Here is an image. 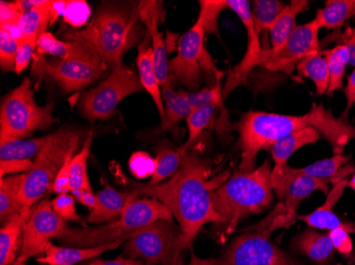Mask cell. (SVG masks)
<instances>
[{
    "label": "cell",
    "instance_id": "1",
    "mask_svg": "<svg viewBox=\"0 0 355 265\" xmlns=\"http://www.w3.org/2000/svg\"><path fill=\"white\" fill-rule=\"evenodd\" d=\"M229 176V171L213 176L209 161L191 147L183 152L180 169L168 181L141 190L171 210L182 231L185 246L191 248L205 225L223 223L213 204V193Z\"/></svg>",
    "mask_w": 355,
    "mask_h": 265
},
{
    "label": "cell",
    "instance_id": "2",
    "mask_svg": "<svg viewBox=\"0 0 355 265\" xmlns=\"http://www.w3.org/2000/svg\"><path fill=\"white\" fill-rule=\"evenodd\" d=\"M239 134L241 172L255 169L257 154L276 141L294 131L313 127L327 139L333 153L342 154L345 147L355 138V125L344 117L336 118L331 109L313 103L310 111L302 116L282 115L266 111H248L235 125Z\"/></svg>",
    "mask_w": 355,
    "mask_h": 265
},
{
    "label": "cell",
    "instance_id": "3",
    "mask_svg": "<svg viewBox=\"0 0 355 265\" xmlns=\"http://www.w3.org/2000/svg\"><path fill=\"white\" fill-rule=\"evenodd\" d=\"M139 21V3H103L85 29L71 30L65 37L93 46L113 69L123 64L125 53L146 37Z\"/></svg>",
    "mask_w": 355,
    "mask_h": 265
},
{
    "label": "cell",
    "instance_id": "4",
    "mask_svg": "<svg viewBox=\"0 0 355 265\" xmlns=\"http://www.w3.org/2000/svg\"><path fill=\"white\" fill-rule=\"evenodd\" d=\"M271 171L268 161L251 172H235L213 193V204L223 223L216 234L223 241L249 215L262 213L273 202Z\"/></svg>",
    "mask_w": 355,
    "mask_h": 265
},
{
    "label": "cell",
    "instance_id": "5",
    "mask_svg": "<svg viewBox=\"0 0 355 265\" xmlns=\"http://www.w3.org/2000/svg\"><path fill=\"white\" fill-rule=\"evenodd\" d=\"M173 215L162 203L153 197L137 199L131 203L121 218L101 226L67 229L57 239L63 246L87 247L109 244L125 237L132 236L135 231L159 220L173 222Z\"/></svg>",
    "mask_w": 355,
    "mask_h": 265
},
{
    "label": "cell",
    "instance_id": "6",
    "mask_svg": "<svg viewBox=\"0 0 355 265\" xmlns=\"http://www.w3.org/2000/svg\"><path fill=\"white\" fill-rule=\"evenodd\" d=\"M83 143V135L73 129H61L51 134L47 145L35 157V167L26 173L21 193L24 210H31L53 189L55 177L67 156L77 153Z\"/></svg>",
    "mask_w": 355,
    "mask_h": 265
},
{
    "label": "cell",
    "instance_id": "7",
    "mask_svg": "<svg viewBox=\"0 0 355 265\" xmlns=\"http://www.w3.org/2000/svg\"><path fill=\"white\" fill-rule=\"evenodd\" d=\"M53 105L35 102L31 80L25 77L19 86L3 98L0 107V143L25 139L37 129H47L57 122Z\"/></svg>",
    "mask_w": 355,
    "mask_h": 265
},
{
    "label": "cell",
    "instance_id": "8",
    "mask_svg": "<svg viewBox=\"0 0 355 265\" xmlns=\"http://www.w3.org/2000/svg\"><path fill=\"white\" fill-rule=\"evenodd\" d=\"M185 248L180 227L159 220L135 231L125 241L123 254L145 265H183Z\"/></svg>",
    "mask_w": 355,
    "mask_h": 265
},
{
    "label": "cell",
    "instance_id": "9",
    "mask_svg": "<svg viewBox=\"0 0 355 265\" xmlns=\"http://www.w3.org/2000/svg\"><path fill=\"white\" fill-rule=\"evenodd\" d=\"M203 21L198 16L196 23L179 39L177 55L169 61L171 79L184 85L191 91H198L202 75L213 79L214 83L223 79V73L215 66L205 48Z\"/></svg>",
    "mask_w": 355,
    "mask_h": 265
},
{
    "label": "cell",
    "instance_id": "10",
    "mask_svg": "<svg viewBox=\"0 0 355 265\" xmlns=\"http://www.w3.org/2000/svg\"><path fill=\"white\" fill-rule=\"evenodd\" d=\"M143 91L139 73L121 64L112 69L109 77L98 86L83 93L79 100L80 111L92 122L105 120L114 115L125 98Z\"/></svg>",
    "mask_w": 355,
    "mask_h": 265
},
{
    "label": "cell",
    "instance_id": "11",
    "mask_svg": "<svg viewBox=\"0 0 355 265\" xmlns=\"http://www.w3.org/2000/svg\"><path fill=\"white\" fill-rule=\"evenodd\" d=\"M107 69V65L101 57L48 60L44 55H35L32 64V73L53 80L64 93L87 89Z\"/></svg>",
    "mask_w": 355,
    "mask_h": 265
},
{
    "label": "cell",
    "instance_id": "12",
    "mask_svg": "<svg viewBox=\"0 0 355 265\" xmlns=\"http://www.w3.org/2000/svg\"><path fill=\"white\" fill-rule=\"evenodd\" d=\"M216 265H302L291 258L269 236L251 230L237 237L228 250L217 259Z\"/></svg>",
    "mask_w": 355,
    "mask_h": 265
},
{
    "label": "cell",
    "instance_id": "13",
    "mask_svg": "<svg viewBox=\"0 0 355 265\" xmlns=\"http://www.w3.org/2000/svg\"><path fill=\"white\" fill-rule=\"evenodd\" d=\"M67 227V222L55 214L51 201L44 199L37 203L26 223L21 253L13 265H27L30 259L45 254L51 239L57 240Z\"/></svg>",
    "mask_w": 355,
    "mask_h": 265
},
{
    "label": "cell",
    "instance_id": "14",
    "mask_svg": "<svg viewBox=\"0 0 355 265\" xmlns=\"http://www.w3.org/2000/svg\"><path fill=\"white\" fill-rule=\"evenodd\" d=\"M319 30L320 27L315 19L305 25L297 26L292 35L279 49L272 51L266 48L263 51L260 67L270 71L292 73L303 57L321 51Z\"/></svg>",
    "mask_w": 355,
    "mask_h": 265
},
{
    "label": "cell",
    "instance_id": "15",
    "mask_svg": "<svg viewBox=\"0 0 355 265\" xmlns=\"http://www.w3.org/2000/svg\"><path fill=\"white\" fill-rule=\"evenodd\" d=\"M229 9L232 10L246 29L248 37V46L246 53L241 61L229 73L228 79L223 87V99L241 85L248 84L249 77L257 67L260 66L264 47L260 41V35H257L253 23L252 12L250 1L248 0H227Z\"/></svg>",
    "mask_w": 355,
    "mask_h": 265
},
{
    "label": "cell",
    "instance_id": "16",
    "mask_svg": "<svg viewBox=\"0 0 355 265\" xmlns=\"http://www.w3.org/2000/svg\"><path fill=\"white\" fill-rule=\"evenodd\" d=\"M139 19L145 25L147 33L151 39L153 48V60L155 71L159 77V84L164 86L171 79L169 71L168 51L166 43L161 32L159 31V24L164 21V9L162 1H139Z\"/></svg>",
    "mask_w": 355,
    "mask_h": 265
},
{
    "label": "cell",
    "instance_id": "17",
    "mask_svg": "<svg viewBox=\"0 0 355 265\" xmlns=\"http://www.w3.org/2000/svg\"><path fill=\"white\" fill-rule=\"evenodd\" d=\"M141 195L144 194L141 188L129 192H121L112 187L109 183H105L103 188L96 194L97 205L89 212L87 222L101 225L117 220L125 212L127 207L137 199H141Z\"/></svg>",
    "mask_w": 355,
    "mask_h": 265
},
{
    "label": "cell",
    "instance_id": "18",
    "mask_svg": "<svg viewBox=\"0 0 355 265\" xmlns=\"http://www.w3.org/2000/svg\"><path fill=\"white\" fill-rule=\"evenodd\" d=\"M60 14V1L43 0L37 7L21 14L19 26L12 30V35L16 39L37 42L40 37L47 32L48 26L53 25Z\"/></svg>",
    "mask_w": 355,
    "mask_h": 265
},
{
    "label": "cell",
    "instance_id": "19",
    "mask_svg": "<svg viewBox=\"0 0 355 265\" xmlns=\"http://www.w3.org/2000/svg\"><path fill=\"white\" fill-rule=\"evenodd\" d=\"M130 238L131 236H128L114 241V242L109 243V244L87 247V248L58 246L51 242L48 244L44 256L37 258V261L43 265H76L78 263L85 262V261L97 259L109 250H116L123 243H125L128 239Z\"/></svg>",
    "mask_w": 355,
    "mask_h": 265
},
{
    "label": "cell",
    "instance_id": "20",
    "mask_svg": "<svg viewBox=\"0 0 355 265\" xmlns=\"http://www.w3.org/2000/svg\"><path fill=\"white\" fill-rule=\"evenodd\" d=\"M347 179L337 183L328 193L326 202L320 207L309 213V214L299 217L300 220L306 223L310 228L319 229V230L331 231L336 228H345L349 234H355L354 223L343 222L333 211V207L338 203L340 197L344 194L345 189L348 187Z\"/></svg>",
    "mask_w": 355,
    "mask_h": 265
},
{
    "label": "cell",
    "instance_id": "21",
    "mask_svg": "<svg viewBox=\"0 0 355 265\" xmlns=\"http://www.w3.org/2000/svg\"><path fill=\"white\" fill-rule=\"evenodd\" d=\"M37 55H51L60 60L96 59L101 57L93 46L79 39L61 41L47 31L37 39Z\"/></svg>",
    "mask_w": 355,
    "mask_h": 265
},
{
    "label": "cell",
    "instance_id": "22",
    "mask_svg": "<svg viewBox=\"0 0 355 265\" xmlns=\"http://www.w3.org/2000/svg\"><path fill=\"white\" fill-rule=\"evenodd\" d=\"M137 65L139 81L143 85L144 91H146L151 95L159 111V117L161 119L164 118L165 107L162 97V86L159 84V77L153 64V48H151V39L148 33L139 46Z\"/></svg>",
    "mask_w": 355,
    "mask_h": 265
},
{
    "label": "cell",
    "instance_id": "23",
    "mask_svg": "<svg viewBox=\"0 0 355 265\" xmlns=\"http://www.w3.org/2000/svg\"><path fill=\"white\" fill-rule=\"evenodd\" d=\"M293 248L317 265H334V247L329 234L309 228L293 241Z\"/></svg>",
    "mask_w": 355,
    "mask_h": 265
},
{
    "label": "cell",
    "instance_id": "24",
    "mask_svg": "<svg viewBox=\"0 0 355 265\" xmlns=\"http://www.w3.org/2000/svg\"><path fill=\"white\" fill-rule=\"evenodd\" d=\"M330 184V181L324 179H315L308 175H296L287 183L281 202L284 204L287 213L296 218L297 209L301 202L317 190L328 194Z\"/></svg>",
    "mask_w": 355,
    "mask_h": 265
},
{
    "label": "cell",
    "instance_id": "25",
    "mask_svg": "<svg viewBox=\"0 0 355 265\" xmlns=\"http://www.w3.org/2000/svg\"><path fill=\"white\" fill-rule=\"evenodd\" d=\"M321 138L322 136L316 129L308 127V129L294 131L288 136L276 141L270 147L273 163H275L271 172L277 173L282 170L285 165H287V161L294 153L300 150L301 147H305V145L317 143Z\"/></svg>",
    "mask_w": 355,
    "mask_h": 265
},
{
    "label": "cell",
    "instance_id": "26",
    "mask_svg": "<svg viewBox=\"0 0 355 265\" xmlns=\"http://www.w3.org/2000/svg\"><path fill=\"white\" fill-rule=\"evenodd\" d=\"M31 210H23L21 214L12 219L1 227L0 265H13L19 258L21 244H23L24 228L29 219Z\"/></svg>",
    "mask_w": 355,
    "mask_h": 265
},
{
    "label": "cell",
    "instance_id": "27",
    "mask_svg": "<svg viewBox=\"0 0 355 265\" xmlns=\"http://www.w3.org/2000/svg\"><path fill=\"white\" fill-rule=\"evenodd\" d=\"M25 176L24 173L0 179V222L3 225L23 212L21 193Z\"/></svg>",
    "mask_w": 355,
    "mask_h": 265
},
{
    "label": "cell",
    "instance_id": "28",
    "mask_svg": "<svg viewBox=\"0 0 355 265\" xmlns=\"http://www.w3.org/2000/svg\"><path fill=\"white\" fill-rule=\"evenodd\" d=\"M308 0H292L271 26L270 48L277 51L287 41L297 28V16L309 9Z\"/></svg>",
    "mask_w": 355,
    "mask_h": 265
},
{
    "label": "cell",
    "instance_id": "29",
    "mask_svg": "<svg viewBox=\"0 0 355 265\" xmlns=\"http://www.w3.org/2000/svg\"><path fill=\"white\" fill-rule=\"evenodd\" d=\"M162 97L164 101L165 115L161 119V131L175 129L181 121L187 120L193 109L179 91H175L173 83L169 82L162 86Z\"/></svg>",
    "mask_w": 355,
    "mask_h": 265
},
{
    "label": "cell",
    "instance_id": "30",
    "mask_svg": "<svg viewBox=\"0 0 355 265\" xmlns=\"http://www.w3.org/2000/svg\"><path fill=\"white\" fill-rule=\"evenodd\" d=\"M321 51L303 57L296 67L299 77H308L314 83L317 95H319L327 93L330 83L328 64Z\"/></svg>",
    "mask_w": 355,
    "mask_h": 265
},
{
    "label": "cell",
    "instance_id": "31",
    "mask_svg": "<svg viewBox=\"0 0 355 265\" xmlns=\"http://www.w3.org/2000/svg\"><path fill=\"white\" fill-rule=\"evenodd\" d=\"M355 16V0H328L318 10L315 21L324 29H340L347 21Z\"/></svg>",
    "mask_w": 355,
    "mask_h": 265
},
{
    "label": "cell",
    "instance_id": "32",
    "mask_svg": "<svg viewBox=\"0 0 355 265\" xmlns=\"http://www.w3.org/2000/svg\"><path fill=\"white\" fill-rule=\"evenodd\" d=\"M326 57L328 64L330 83H329L327 95L344 89V77L346 75V67L349 65V49L346 44H340L332 49L321 51Z\"/></svg>",
    "mask_w": 355,
    "mask_h": 265
},
{
    "label": "cell",
    "instance_id": "33",
    "mask_svg": "<svg viewBox=\"0 0 355 265\" xmlns=\"http://www.w3.org/2000/svg\"><path fill=\"white\" fill-rule=\"evenodd\" d=\"M183 152L181 149H171L169 147H161L157 149L155 156V170L151 181L147 187H155L162 184L166 179H171L182 163Z\"/></svg>",
    "mask_w": 355,
    "mask_h": 265
},
{
    "label": "cell",
    "instance_id": "34",
    "mask_svg": "<svg viewBox=\"0 0 355 265\" xmlns=\"http://www.w3.org/2000/svg\"><path fill=\"white\" fill-rule=\"evenodd\" d=\"M51 135L32 139H16L0 143V159H32L40 154L44 147L47 145Z\"/></svg>",
    "mask_w": 355,
    "mask_h": 265
},
{
    "label": "cell",
    "instance_id": "35",
    "mask_svg": "<svg viewBox=\"0 0 355 265\" xmlns=\"http://www.w3.org/2000/svg\"><path fill=\"white\" fill-rule=\"evenodd\" d=\"M92 143H93V134L89 133L85 139L81 150L73 157L71 163V181H69V191L93 190L87 175V159L91 154Z\"/></svg>",
    "mask_w": 355,
    "mask_h": 265
},
{
    "label": "cell",
    "instance_id": "36",
    "mask_svg": "<svg viewBox=\"0 0 355 265\" xmlns=\"http://www.w3.org/2000/svg\"><path fill=\"white\" fill-rule=\"evenodd\" d=\"M217 105L207 104L203 107L193 109L189 113V118L187 119V129H189V139L185 145L180 147L181 150L184 151L191 149V145L197 140L201 133L205 129L209 127L214 118L215 111L217 109Z\"/></svg>",
    "mask_w": 355,
    "mask_h": 265
},
{
    "label": "cell",
    "instance_id": "37",
    "mask_svg": "<svg viewBox=\"0 0 355 265\" xmlns=\"http://www.w3.org/2000/svg\"><path fill=\"white\" fill-rule=\"evenodd\" d=\"M286 3L279 0H254L252 12L253 23L257 35L264 30L270 29L277 17L285 9Z\"/></svg>",
    "mask_w": 355,
    "mask_h": 265
},
{
    "label": "cell",
    "instance_id": "38",
    "mask_svg": "<svg viewBox=\"0 0 355 265\" xmlns=\"http://www.w3.org/2000/svg\"><path fill=\"white\" fill-rule=\"evenodd\" d=\"M223 91L221 80H218L214 86L205 87L200 91H179V93L193 109L207 104H215L221 109L223 101Z\"/></svg>",
    "mask_w": 355,
    "mask_h": 265
},
{
    "label": "cell",
    "instance_id": "39",
    "mask_svg": "<svg viewBox=\"0 0 355 265\" xmlns=\"http://www.w3.org/2000/svg\"><path fill=\"white\" fill-rule=\"evenodd\" d=\"M199 16L203 21L205 35L219 37L218 17L221 11L228 9L227 0H200Z\"/></svg>",
    "mask_w": 355,
    "mask_h": 265
},
{
    "label": "cell",
    "instance_id": "40",
    "mask_svg": "<svg viewBox=\"0 0 355 265\" xmlns=\"http://www.w3.org/2000/svg\"><path fill=\"white\" fill-rule=\"evenodd\" d=\"M19 43L10 30L0 28V67L15 73V57Z\"/></svg>",
    "mask_w": 355,
    "mask_h": 265
},
{
    "label": "cell",
    "instance_id": "41",
    "mask_svg": "<svg viewBox=\"0 0 355 265\" xmlns=\"http://www.w3.org/2000/svg\"><path fill=\"white\" fill-rule=\"evenodd\" d=\"M129 169L137 179L153 177L155 170V158H153L148 153L141 151L133 153L129 159Z\"/></svg>",
    "mask_w": 355,
    "mask_h": 265
},
{
    "label": "cell",
    "instance_id": "42",
    "mask_svg": "<svg viewBox=\"0 0 355 265\" xmlns=\"http://www.w3.org/2000/svg\"><path fill=\"white\" fill-rule=\"evenodd\" d=\"M51 206L55 214L65 222L80 219L76 209V199L71 192L58 194L55 200L51 201Z\"/></svg>",
    "mask_w": 355,
    "mask_h": 265
},
{
    "label": "cell",
    "instance_id": "43",
    "mask_svg": "<svg viewBox=\"0 0 355 265\" xmlns=\"http://www.w3.org/2000/svg\"><path fill=\"white\" fill-rule=\"evenodd\" d=\"M62 14L65 16V21L78 28L89 19L91 12L85 1H64Z\"/></svg>",
    "mask_w": 355,
    "mask_h": 265
},
{
    "label": "cell",
    "instance_id": "44",
    "mask_svg": "<svg viewBox=\"0 0 355 265\" xmlns=\"http://www.w3.org/2000/svg\"><path fill=\"white\" fill-rule=\"evenodd\" d=\"M17 43H19V47H17V51H16L15 73L19 75L28 68L31 59H35V53H37V42L17 39Z\"/></svg>",
    "mask_w": 355,
    "mask_h": 265
},
{
    "label": "cell",
    "instance_id": "45",
    "mask_svg": "<svg viewBox=\"0 0 355 265\" xmlns=\"http://www.w3.org/2000/svg\"><path fill=\"white\" fill-rule=\"evenodd\" d=\"M329 237L332 241L333 247L338 254L342 255L345 259L349 260L354 256L353 253V243L349 231L345 228H336L328 231Z\"/></svg>",
    "mask_w": 355,
    "mask_h": 265
},
{
    "label": "cell",
    "instance_id": "46",
    "mask_svg": "<svg viewBox=\"0 0 355 265\" xmlns=\"http://www.w3.org/2000/svg\"><path fill=\"white\" fill-rule=\"evenodd\" d=\"M21 11L19 6L16 5V1L13 3H6L0 1V28L3 29L15 30L19 26V19H21Z\"/></svg>",
    "mask_w": 355,
    "mask_h": 265
},
{
    "label": "cell",
    "instance_id": "47",
    "mask_svg": "<svg viewBox=\"0 0 355 265\" xmlns=\"http://www.w3.org/2000/svg\"><path fill=\"white\" fill-rule=\"evenodd\" d=\"M35 167V161L32 159H10L0 161V177L9 175L24 174L29 172Z\"/></svg>",
    "mask_w": 355,
    "mask_h": 265
},
{
    "label": "cell",
    "instance_id": "48",
    "mask_svg": "<svg viewBox=\"0 0 355 265\" xmlns=\"http://www.w3.org/2000/svg\"><path fill=\"white\" fill-rule=\"evenodd\" d=\"M78 153V152H77ZM77 153H71L67 156V161L62 165L61 170L58 173L57 177H55V183H53V192L57 193V194H62V193H69V181H71V163L73 157L75 156Z\"/></svg>",
    "mask_w": 355,
    "mask_h": 265
},
{
    "label": "cell",
    "instance_id": "49",
    "mask_svg": "<svg viewBox=\"0 0 355 265\" xmlns=\"http://www.w3.org/2000/svg\"><path fill=\"white\" fill-rule=\"evenodd\" d=\"M345 93H346V109H345L344 117L345 119H348V113L353 105H355V69L352 71L347 80V86L345 89Z\"/></svg>",
    "mask_w": 355,
    "mask_h": 265
},
{
    "label": "cell",
    "instance_id": "50",
    "mask_svg": "<svg viewBox=\"0 0 355 265\" xmlns=\"http://www.w3.org/2000/svg\"><path fill=\"white\" fill-rule=\"evenodd\" d=\"M71 194L75 197L76 201L85 205L87 208L89 210H93L97 205V197L93 190H85V189H81V190H76L71 192Z\"/></svg>",
    "mask_w": 355,
    "mask_h": 265
},
{
    "label": "cell",
    "instance_id": "51",
    "mask_svg": "<svg viewBox=\"0 0 355 265\" xmlns=\"http://www.w3.org/2000/svg\"><path fill=\"white\" fill-rule=\"evenodd\" d=\"M85 265H145L141 261L135 259L125 258L121 256L114 260H103V259H94L89 260Z\"/></svg>",
    "mask_w": 355,
    "mask_h": 265
},
{
    "label": "cell",
    "instance_id": "52",
    "mask_svg": "<svg viewBox=\"0 0 355 265\" xmlns=\"http://www.w3.org/2000/svg\"><path fill=\"white\" fill-rule=\"evenodd\" d=\"M347 47L349 49V55H350V57H349V65L353 66L355 68V28L353 29L352 33H351L350 37L347 39L346 41Z\"/></svg>",
    "mask_w": 355,
    "mask_h": 265
},
{
    "label": "cell",
    "instance_id": "53",
    "mask_svg": "<svg viewBox=\"0 0 355 265\" xmlns=\"http://www.w3.org/2000/svg\"><path fill=\"white\" fill-rule=\"evenodd\" d=\"M217 259H202L196 256L195 253L191 252V261L189 265H216Z\"/></svg>",
    "mask_w": 355,
    "mask_h": 265
},
{
    "label": "cell",
    "instance_id": "54",
    "mask_svg": "<svg viewBox=\"0 0 355 265\" xmlns=\"http://www.w3.org/2000/svg\"><path fill=\"white\" fill-rule=\"evenodd\" d=\"M348 187L352 189L353 191H355V172L353 173L352 177H351L350 181H348Z\"/></svg>",
    "mask_w": 355,
    "mask_h": 265
},
{
    "label": "cell",
    "instance_id": "55",
    "mask_svg": "<svg viewBox=\"0 0 355 265\" xmlns=\"http://www.w3.org/2000/svg\"><path fill=\"white\" fill-rule=\"evenodd\" d=\"M348 261H350V263H352V264H355V255L352 257V258L349 259Z\"/></svg>",
    "mask_w": 355,
    "mask_h": 265
}]
</instances>
